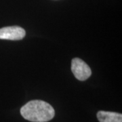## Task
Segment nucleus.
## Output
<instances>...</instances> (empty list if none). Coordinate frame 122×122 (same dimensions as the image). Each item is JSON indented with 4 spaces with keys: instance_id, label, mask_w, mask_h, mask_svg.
<instances>
[{
    "instance_id": "2",
    "label": "nucleus",
    "mask_w": 122,
    "mask_h": 122,
    "mask_svg": "<svg viewBox=\"0 0 122 122\" xmlns=\"http://www.w3.org/2000/svg\"><path fill=\"white\" fill-rule=\"evenodd\" d=\"M71 70L74 76L79 81H85L90 77L91 69L81 59L75 58L71 62Z\"/></svg>"
},
{
    "instance_id": "4",
    "label": "nucleus",
    "mask_w": 122,
    "mask_h": 122,
    "mask_svg": "<svg viewBox=\"0 0 122 122\" xmlns=\"http://www.w3.org/2000/svg\"><path fill=\"white\" fill-rule=\"evenodd\" d=\"M100 122H122V115L119 113L100 111L97 113Z\"/></svg>"
},
{
    "instance_id": "1",
    "label": "nucleus",
    "mask_w": 122,
    "mask_h": 122,
    "mask_svg": "<svg viewBox=\"0 0 122 122\" xmlns=\"http://www.w3.org/2000/svg\"><path fill=\"white\" fill-rule=\"evenodd\" d=\"M20 114L31 122H47L52 119L55 111L49 103L40 100H30L22 107Z\"/></svg>"
},
{
    "instance_id": "3",
    "label": "nucleus",
    "mask_w": 122,
    "mask_h": 122,
    "mask_svg": "<svg viewBox=\"0 0 122 122\" xmlns=\"http://www.w3.org/2000/svg\"><path fill=\"white\" fill-rule=\"evenodd\" d=\"M26 35V32L22 27L12 26L0 29V39L6 40H20Z\"/></svg>"
}]
</instances>
